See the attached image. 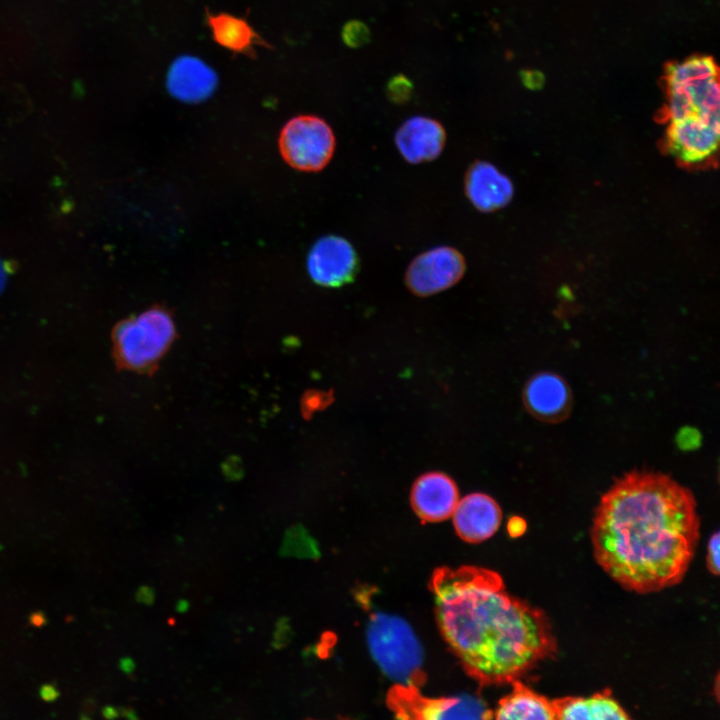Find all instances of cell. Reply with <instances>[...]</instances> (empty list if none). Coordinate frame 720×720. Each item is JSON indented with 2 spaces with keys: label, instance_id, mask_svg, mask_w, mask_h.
<instances>
[{
  "label": "cell",
  "instance_id": "1",
  "mask_svg": "<svg viewBox=\"0 0 720 720\" xmlns=\"http://www.w3.org/2000/svg\"><path fill=\"white\" fill-rule=\"evenodd\" d=\"M590 536L596 562L626 590L672 587L684 578L699 542L695 497L669 475L627 472L600 498Z\"/></svg>",
  "mask_w": 720,
  "mask_h": 720
},
{
  "label": "cell",
  "instance_id": "2",
  "mask_svg": "<svg viewBox=\"0 0 720 720\" xmlns=\"http://www.w3.org/2000/svg\"><path fill=\"white\" fill-rule=\"evenodd\" d=\"M429 586L443 639L481 686L511 684L556 655L545 612L509 594L497 572L440 567Z\"/></svg>",
  "mask_w": 720,
  "mask_h": 720
},
{
  "label": "cell",
  "instance_id": "3",
  "mask_svg": "<svg viewBox=\"0 0 720 720\" xmlns=\"http://www.w3.org/2000/svg\"><path fill=\"white\" fill-rule=\"evenodd\" d=\"M664 120L719 116V69L712 56L693 55L665 65Z\"/></svg>",
  "mask_w": 720,
  "mask_h": 720
},
{
  "label": "cell",
  "instance_id": "4",
  "mask_svg": "<svg viewBox=\"0 0 720 720\" xmlns=\"http://www.w3.org/2000/svg\"><path fill=\"white\" fill-rule=\"evenodd\" d=\"M367 636L370 651L385 674L400 684L419 687L424 683L422 648L403 619L381 613L373 614Z\"/></svg>",
  "mask_w": 720,
  "mask_h": 720
},
{
  "label": "cell",
  "instance_id": "5",
  "mask_svg": "<svg viewBox=\"0 0 720 720\" xmlns=\"http://www.w3.org/2000/svg\"><path fill=\"white\" fill-rule=\"evenodd\" d=\"M175 336L170 314L151 308L119 324L114 333L120 361L132 369H146L157 362Z\"/></svg>",
  "mask_w": 720,
  "mask_h": 720
},
{
  "label": "cell",
  "instance_id": "6",
  "mask_svg": "<svg viewBox=\"0 0 720 720\" xmlns=\"http://www.w3.org/2000/svg\"><path fill=\"white\" fill-rule=\"evenodd\" d=\"M336 140L330 125L315 115L291 118L279 135L281 156L292 168L318 172L332 159Z\"/></svg>",
  "mask_w": 720,
  "mask_h": 720
},
{
  "label": "cell",
  "instance_id": "7",
  "mask_svg": "<svg viewBox=\"0 0 720 720\" xmlns=\"http://www.w3.org/2000/svg\"><path fill=\"white\" fill-rule=\"evenodd\" d=\"M388 708L402 719H491L493 712L472 696L426 697L419 687L396 684L386 696Z\"/></svg>",
  "mask_w": 720,
  "mask_h": 720
},
{
  "label": "cell",
  "instance_id": "8",
  "mask_svg": "<svg viewBox=\"0 0 720 720\" xmlns=\"http://www.w3.org/2000/svg\"><path fill=\"white\" fill-rule=\"evenodd\" d=\"M465 271L466 261L459 250L439 246L417 255L408 265L404 279L414 295L428 297L456 285Z\"/></svg>",
  "mask_w": 720,
  "mask_h": 720
},
{
  "label": "cell",
  "instance_id": "9",
  "mask_svg": "<svg viewBox=\"0 0 720 720\" xmlns=\"http://www.w3.org/2000/svg\"><path fill=\"white\" fill-rule=\"evenodd\" d=\"M359 265L353 245L338 235L318 239L307 257V271L313 282L328 288L351 283L359 272Z\"/></svg>",
  "mask_w": 720,
  "mask_h": 720
},
{
  "label": "cell",
  "instance_id": "10",
  "mask_svg": "<svg viewBox=\"0 0 720 720\" xmlns=\"http://www.w3.org/2000/svg\"><path fill=\"white\" fill-rule=\"evenodd\" d=\"M719 116H690L669 122L665 136L667 150L685 164L711 159L719 142Z\"/></svg>",
  "mask_w": 720,
  "mask_h": 720
},
{
  "label": "cell",
  "instance_id": "11",
  "mask_svg": "<svg viewBox=\"0 0 720 720\" xmlns=\"http://www.w3.org/2000/svg\"><path fill=\"white\" fill-rule=\"evenodd\" d=\"M522 400L533 417L549 424L566 420L573 406L568 383L560 375L548 371L539 372L526 382Z\"/></svg>",
  "mask_w": 720,
  "mask_h": 720
},
{
  "label": "cell",
  "instance_id": "12",
  "mask_svg": "<svg viewBox=\"0 0 720 720\" xmlns=\"http://www.w3.org/2000/svg\"><path fill=\"white\" fill-rule=\"evenodd\" d=\"M459 501L454 480L442 472H428L419 476L410 491V503L415 514L426 522H440L452 516Z\"/></svg>",
  "mask_w": 720,
  "mask_h": 720
},
{
  "label": "cell",
  "instance_id": "13",
  "mask_svg": "<svg viewBox=\"0 0 720 720\" xmlns=\"http://www.w3.org/2000/svg\"><path fill=\"white\" fill-rule=\"evenodd\" d=\"M394 141L408 163L420 164L433 161L441 154L446 143V132L439 121L426 116H414L397 129Z\"/></svg>",
  "mask_w": 720,
  "mask_h": 720
},
{
  "label": "cell",
  "instance_id": "14",
  "mask_svg": "<svg viewBox=\"0 0 720 720\" xmlns=\"http://www.w3.org/2000/svg\"><path fill=\"white\" fill-rule=\"evenodd\" d=\"M452 517L455 531L462 540L479 543L498 530L502 511L491 496L472 493L458 501Z\"/></svg>",
  "mask_w": 720,
  "mask_h": 720
},
{
  "label": "cell",
  "instance_id": "15",
  "mask_svg": "<svg viewBox=\"0 0 720 720\" xmlns=\"http://www.w3.org/2000/svg\"><path fill=\"white\" fill-rule=\"evenodd\" d=\"M464 191L470 203L485 213L505 207L513 196L511 180L493 164L476 161L467 169Z\"/></svg>",
  "mask_w": 720,
  "mask_h": 720
},
{
  "label": "cell",
  "instance_id": "16",
  "mask_svg": "<svg viewBox=\"0 0 720 720\" xmlns=\"http://www.w3.org/2000/svg\"><path fill=\"white\" fill-rule=\"evenodd\" d=\"M215 71L194 56L177 58L168 71L167 87L172 96L186 103L204 101L217 86Z\"/></svg>",
  "mask_w": 720,
  "mask_h": 720
},
{
  "label": "cell",
  "instance_id": "17",
  "mask_svg": "<svg viewBox=\"0 0 720 720\" xmlns=\"http://www.w3.org/2000/svg\"><path fill=\"white\" fill-rule=\"evenodd\" d=\"M555 719H630L627 712L612 697L610 690L589 697L566 696L552 700Z\"/></svg>",
  "mask_w": 720,
  "mask_h": 720
},
{
  "label": "cell",
  "instance_id": "18",
  "mask_svg": "<svg viewBox=\"0 0 720 720\" xmlns=\"http://www.w3.org/2000/svg\"><path fill=\"white\" fill-rule=\"evenodd\" d=\"M207 23L213 40L234 53L254 55V48L265 41L243 18L228 13H207Z\"/></svg>",
  "mask_w": 720,
  "mask_h": 720
},
{
  "label": "cell",
  "instance_id": "19",
  "mask_svg": "<svg viewBox=\"0 0 720 720\" xmlns=\"http://www.w3.org/2000/svg\"><path fill=\"white\" fill-rule=\"evenodd\" d=\"M511 684L513 689L498 702L494 718L555 719L552 700L528 688L520 679Z\"/></svg>",
  "mask_w": 720,
  "mask_h": 720
},
{
  "label": "cell",
  "instance_id": "20",
  "mask_svg": "<svg viewBox=\"0 0 720 720\" xmlns=\"http://www.w3.org/2000/svg\"><path fill=\"white\" fill-rule=\"evenodd\" d=\"M342 39L351 48H359L365 45L370 39L368 26L359 20L347 22L342 29Z\"/></svg>",
  "mask_w": 720,
  "mask_h": 720
},
{
  "label": "cell",
  "instance_id": "21",
  "mask_svg": "<svg viewBox=\"0 0 720 720\" xmlns=\"http://www.w3.org/2000/svg\"><path fill=\"white\" fill-rule=\"evenodd\" d=\"M412 91V82L403 74L393 76L387 83L386 87L387 97L395 104H403L407 102L411 98Z\"/></svg>",
  "mask_w": 720,
  "mask_h": 720
},
{
  "label": "cell",
  "instance_id": "22",
  "mask_svg": "<svg viewBox=\"0 0 720 720\" xmlns=\"http://www.w3.org/2000/svg\"><path fill=\"white\" fill-rule=\"evenodd\" d=\"M332 392L310 391L303 397L302 408L306 416L326 408L333 401Z\"/></svg>",
  "mask_w": 720,
  "mask_h": 720
},
{
  "label": "cell",
  "instance_id": "23",
  "mask_svg": "<svg viewBox=\"0 0 720 720\" xmlns=\"http://www.w3.org/2000/svg\"><path fill=\"white\" fill-rule=\"evenodd\" d=\"M719 547H720V535H719V532L716 531L715 533H713L710 536V538L708 540L707 554H706L707 569L714 576H718L720 573Z\"/></svg>",
  "mask_w": 720,
  "mask_h": 720
},
{
  "label": "cell",
  "instance_id": "24",
  "mask_svg": "<svg viewBox=\"0 0 720 720\" xmlns=\"http://www.w3.org/2000/svg\"><path fill=\"white\" fill-rule=\"evenodd\" d=\"M292 637V630L289 625L288 618L281 617L277 620L275 630L272 636V647L274 649H282L288 645Z\"/></svg>",
  "mask_w": 720,
  "mask_h": 720
},
{
  "label": "cell",
  "instance_id": "25",
  "mask_svg": "<svg viewBox=\"0 0 720 720\" xmlns=\"http://www.w3.org/2000/svg\"><path fill=\"white\" fill-rule=\"evenodd\" d=\"M135 598L137 602L145 604V605H151L153 604L155 600V591L150 586H141L135 594Z\"/></svg>",
  "mask_w": 720,
  "mask_h": 720
},
{
  "label": "cell",
  "instance_id": "26",
  "mask_svg": "<svg viewBox=\"0 0 720 720\" xmlns=\"http://www.w3.org/2000/svg\"><path fill=\"white\" fill-rule=\"evenodd\" d=\"M507 530L512 537L520 536L526 530V522L524 519L514 516L508 521Z\"/></svg>",
  "mask_w": 720,
  "mask_h": 720
},
{
  "label": "cell",
  "instance_id": "27",
  "mask_svg": "<svg viewBox=\"0 0 720 720\" xmlns=\"http://www.w3.org/2000/svg\"><path fill=\"white\" fill-rule=\"evenodd\" d=\"M40 696L45 701H53L59 696V693L53 685L47 684L40 688Z\"/></svg>",
  "mask_w": 720,
  "mask_h": 720
},
{
  "label": "cell",
  "instance_id": "28",
  "mask_svg": "<svg viewBox=\"0 0 720 720\" xmlns=\"http://www.w3.org/2000/svg\"><path fill=\"white\" fill-rule=\"evenodd\" d=\"M120 669L124 673H132L135 669V663L131 658L124 657L120 660Z\"/></svg>",
  "mask_w": 720,
  "mask_h": 720
},
{
  "label": "cell",
  "instance_id": "29",
  "mask_svg": "<svg viewBox=\"0 0 720 720\" xmlns=\"http://www.w3.org/2000/svg\"><path fill=\"white\" fill-rule=\"evenodd\" d=\"M7 272L8 268L6 266V263L2 259H0V293L5 287L7 280Z\"/></svg>",
  "mask_w": 720,
  "mask_h": 720
},
{
  "label": "cell",
  "instance_id": "30",
  "mask_svg": "<svg viewBox=\"0 0 720 720\" xmlns=\"http://www.w3.org/2000/svg\"><path fill=\"white\" fill-rule=\"evenodd\" d=\"M102 714L105 718L113 719V718H117L120 715V711H118L117 709H115L112 706H106L103 709Z\"/></svg>",
  "mask_w": 720,
  "mask_h": 720
},
{
  "label": "cell",
  "instance_id": "31",
  "mask_svg": "<svg viewBox=\"0 0 720 720\" xmlns=\"http://www.w3.org/2000/svg\"><path fill=\"white\" fill-rule=\"evenodd\" d=\"M189 607V602L185 599H180L176 604V610L180 613L187 612Z\"/></svg>",
  "mask_w": 720,
  "mask_h": 720
},
{
  "label": "cell",
  "instance_id": "32",
  "mask_svg": "<svg viewBox=\"0 0 720 720\" xmlns=\"http://www.w3.org/2000/svg\"><path fill=\"white\" fill-rule=\"evenodd\" d=\"M121 713L124 717H126L128 719H136L137 718L136 712L132 709H122Z\"/></svg>",
  "mask_w": 720,
  "mask_h": 720
},
{
  "label": "cell",
  "instance_id": "33",
  "mask_svg": "<svg viewBox=\"0 0 720 720\" xmlns=\"http://www.w3.org/2000/svg\"><path fill=\"white\" fill-rule=\"evenodd\" d=\"M714 690H715V697L718 700V697H719V675L716 676Z\"/></svg>",
  "mask_w": 720,
  "mask_h": 720
}]
</instances>
